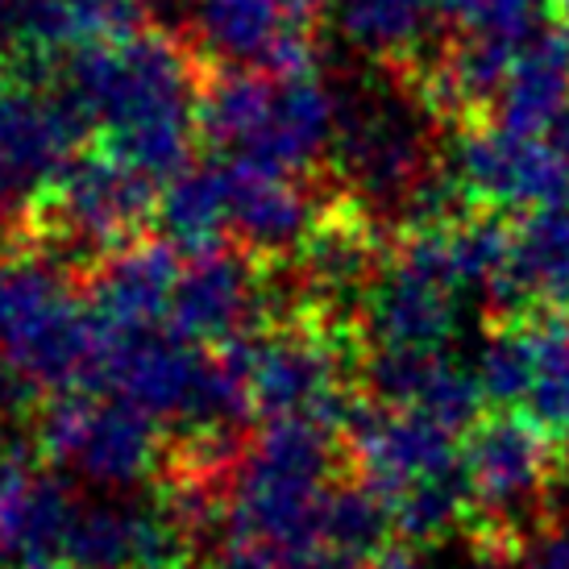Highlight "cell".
Returning <instances> with one entry per match:
<instances>
[{
    "mask_svg": "<svg viewBox=\"0 0 569 569\" xmlns=\"http://www.w3.org/2000/svg\"><path fill=\"white\" fill-rule=\"evenodd\" d=\"M516 569H569V528H537L516 553Z\"/></svg>",
    "mask_w": 569,
    "mask_h": 569,
    "instance_id": "cell-30",
    "label": "cell"
},
{
    "mask_svg": "<svg viewBox=\"0 0 569 569\" xmlns=\"http://www.w3.org/2000/svg\"><path fill=\"white\" fill-rule=\"evenodd\" d=\"M569 100V33L545 30L516 54L499 92V126L520 133H549Z\"/></svg>",
    "mask_w": 569,
    "mask_h": 569,
    "instance_id": "cell-23",
    "label": "cell"
},
{
    "mask_svg": "<svg viewBox=\"0 0 569 569\" xmlns=\"http://www.w3.org/2000/svg\"><path fill=\"white\" fill-rule=\"evenodd\" d=\"M453 569H507L499 557H490V553H478V557H470V561H461V566H453Z\"/></svg>",
    "mask_w": 569,
    "mask_h": 569,
    "instance_id": "cell-34",
    "label": "cell"
},
{
    "mask_svg": "<svg viewBox=\"0 0 569 569\" xmlns=\"http://www.w3.org/2000/svg\"><path fill=\"white\" fill-rule=\"evenodd\" d=\"M366 569H425V561H420L416 549H408V545H387L379 557L366 561Z\"/></svg>",
    "mask_w": 569,
    "mask_h": 569,
    "instance_id": "cell-31",
    "label": "cell"
},
{
    "mask_svg": "<svg viewBox=\"0 0 569 569\" xmlns=\"http://www.w3.org/2000/svg\"><path fill=\"white\" fill-rule=\"evenodd\" d=\"M162 241H171L179 253H208L221 250L229 238V179L224 162L196 167L191 162L183 174H174L162 188Z\"/></svg>",
    "mask_w": 569,
    "mask_h": 569,
    "instance_id": "cell-25",
    "label": "cell"
},
{
    "mask_svg": "<svg viewBox=\"0 0 569 569\" xmlns=\"http://www.w3.org/2000/svg\"><path fill=\"white\" fill-rule=\"evenodd\" d=\"M21 569H71L67 561H26Z\"/></svg>",
    "mask_w": 569,
    "mask_h": 569,
    "instance_id": "cell-36",
    "label": "cell"
},
{
    "mask_svg": "<svg viewBox=\"0 0 569 569\" xmlns=\"http://www.w3.org/2000/svg\"><path fill=\"white\" fill-rule=\"evenodd\" d=\"M490 300L507 312H566L569 308V204L528 212L507 241L503 270L490 283Z\"/></svg>",
    "mask_w": 569,
    "mask_h": 569,
    "instance_id": "cell-21",
    "label": "cell"
},
{
    "mask_svg": "<svg viewBox=\"0 0 569 569\" xmlns=\"http://www.w3.org/2000/svg\"><path fill=\"white\" fill-rule=\"evenodd\" d=\"M545 138H549V142H553L557 150L569 159V100H566V109L553 117V126H549V133H545Z\"/></svg>",
    "mask_w": 569,
    "mask_h": 569,
    "instance_id": "cell-32",
    "label": "cell"
},
{
    "mask_svg": "<svg viewBox=\"0 0 569 569\" xmlns=\"http://www.w3.org/2000/svg\"><path fill=\"white\" fill-rule=\"evenodd\" d=\"M296 258H300L308 296L317 303H329V308L332 303H358L362 308L366 287L379 270L370 238H366V221L358 212L325 217Z\"/></svg>",
    "mask_w": 569,
    "mask_h": 569,
    "instance_id": "cell-24",
    "label": "cell"
},
{
    "mask_svg": "<svg viewBox=\"0 0 569 569\" xmlns=\"http://www.w3.org/2000/svg\"><path fill=\"white\" fill-rule=\"evenodd\" d=\"M21 391H26V387H21L13 375H0V420L9 416V408L17 403V396H21Z\"/></svg>",
    "mask_w": 569,
    "mask_h": 569,
    "instance_id": "cell-33",
    "label": "cell"
},
{
    "mask_svg": "<svg viewBox=\"0 0 569 569\" xmlns=\"http://www.w3.org/2000/svg\"><path fill=\"white\" fill-rule=\"evenodd\" d=\"M241 353L250 411L262 425L303 420L329 432H341L349 420V353L341 337L325 325L253 332L233 346Z\"/></svg>",
    "mask_w": 569,
    "mask_h": 569,
    "instance_id": "cell-6",
    "label": "cell"
},
{
    "mask_svg": "<svg viewBox=\"0 0 569 569\" xmlns=\"http://www.w3.org/2000/svg\"><path fill=\"white\" fill-rule=\"evenodd\" d=\"M528 329H532V382L520 408L557 449H569V308L540 312L528 320Z\"/></svg>",
    "mask_w": 569,
    "mask_h": 569,
    "instance_id": "cell-26",
    "label": "cell"
},
{
    "mask_svg": "<svg viewBox=\"0 0 569 569\" xmlns=\"http://www.w3.org/2000/svg\"><path fill=\"white\" fill-rule=\"evenodd\" d=\"M146 0H13L9 47L30 63H59L138 33Z\"/></svg>",
    "mask_w": 569,
    "mask_h": 569,
    "instance_id": "cell-19",
    "label": "cell"
},
{
    "mask_svg": "<svg viewBox=\"0 0 569 569\" xmlns=\"http://www.w3.org/2000/svg\"><path fill=\"white\" fill-rule=\"evenodd\" d=\"M332 167L346 183L358 217L408 229L411 208L437 179L428 117L416 100L396 92H358L341 100Z\"/></svg>",
    "mask_w": 569,
    "mask_h": 569,
    "instance_id": "cell-5",
    "label": "cell"
},
{
    "mask_svg": "<svg viewBox=\"0 0 569 569\" xmlns=\"http://www.w3.org/2000/svg\"><path fill=\"white\" fill-rule=\"evenodd\" d=\"M478 387L490 403H523L532 382V329L528 320L490 332L475 358Z\"/></svg>",
    "mask_w": 569,
    "mask_h": 569,
    "instance_id": "cell-28",
    "label": "cell"
},
{
    "mask_svg": "<svg viewBox=\"0 0 569 569\" xmlns=\"http://www.w3.org/2000/svg\"><path fill=\"white\" fill-rule=\"evenodd\" d=\"M159 183L117 150H88L67 162L42 200L50 241L63 253L121 250L150 221Z\"/></svg>",
    "mask_w": 569,
    "mask_h": 569,
    "instance_id": "cell-8",
    "label": "cell"
},
{
    "mask_svg": "<svg viewBox=\"0 0 569 569\" xmlns=\"http://www.w3.org/2000/svg\"><path fill=\"white\" fill-rule=\"evenodd\" d=\"M0 561H4V549H0Z\"/></svg>",
    "mask_w": 569,
    "mask_h": 569,
    "instance_id": "cell-38",
    "label": "cell"
},
{
    "mask_svg": "<svg viewBox=\"0 0 569 569\" xmlns=\"http://www.w3.org/2000/svg\"><path fill=\"white\" fill-rule=\"evenodd\" d=\"M38 445L50 461L104 490H129L154 475L162 458L159 420L126 399H96L88 391L59 396L38 425Z\"/></svg>",
    "mask_w": 569,
    "mask_h": 569,
    "instance_id": "cell-7",
    "label": "cell"
},
{
    "mask_svg": "<svg viewBox=\"0 0 569 569\" xmlns=\"http://www.w3.org/2000/svg\"><path fill=\"white\" fill-rule=\"evenodd\" d=\"M54 88L104 146L159 188L191 167L200 92L191 54L167 33H129L63 59Z\"/></svg>",
    "mask_w": 569,
    "mask_h": 569,
    "instance_id": "cell-1",
    "label": "cell"
},
{
    "mask_svg": "<svg viewBox=\"0 0 569 569\" xmlns=\"http://www.w3.org/2000/svg\"><path fill=\"white\" fill-rule=\"evenodd\" d=\"M267 303V274L253 262V253L221 246V250L196 253L188 267L179 270L167 325L196 346L224 349L262 332Z\"/></svg>",
    "mask_w": 569,
    "mask_h": 569,
    "instance_id": "cell-14",
    "label": "cell"
},
{
    "mask_svg": "<svg viewBox=\"0 0 569 569\" xmlns=\"http://www.w3.org/2000/svg\"><path fill=\"white\" fill-rule=\"evenodd\" d=\"M366 387L375 403L420 411L437 425L470 428L487 403L478 387L475 366H458L449 353H396V349H375L366 362Z\"/></svg>",
    "mask_w": 569,
    "mask_h": 569,
    "instance_id": "cell-18",
    "label": "cell"
},
{
    "mask_svg": "<svg viewBox=\"0 0 569 569\" xmlns=\"http://www.w3.org/2000/svg\"><path fill=\"white\" fill-rule=\"evenodd\" d=\"M449 179L470 204L490 212H545L569 204V159L545 133L511 126H478L461 133Z\"/></svg>",
    "mask_w": 569,
    "mask_h": 569,
    "instance_id": "cell-11",
    "label": "cell"
},
{
    "mask_svg": "<svg viewBox=\"0 0 569 569\" xmlns=\"http://www.w3.org/2000/svg\"><path fill=\"white\" fill-rule=\"evenodd\" d=\"M67 478L33 466L26 453H0V549L26 561H63L67 528L76 520Z\"/></svg>",
    "mask_w": 569,
    "mask_h": 569,
    "instance_id": "cell-20",
    "label": "cell"
},
{
    "mask_svg": "<svg viewBox=\"0 0 569 569\" xmlns=\"http://www.w3.org/2000/svg\"><path fill=\"white\" fill-rule=\"evenodd\" d=\"M557 445L528 416H495L466 441V482L470 503L482 520L516 528L545 499L553 478Z\"/></svg>",
    "mask_w": 569,
    "mask_h": 569,
    "instance_id": "cell-15",
    "label": "cell"
},
{
    "mask_svg": "<svg viewBox=\"0 0 569 569\" xmlns=\"http://www.w3.org/2000/svg\"><path fill=\"white\" fill-rule=\"evenodd\" d=\"M109 329L71 296L59 258H21L4 267L0 358L26 391H92Z\"/></svg>",
    "mask_w": 569,
    "mask_h": 569,
    "instance_id": "cell-4",
    "label": "cell"
},
{
    "mask_svg": "<svg viewBox=\"0 0 569 569\" xmlns=\"http://www.w3.org/2000/svg\"><path fill=\"white\" fill-rule=\"evenodd\" d=\"M341 96L312 71H229L200 92V138L221 159L303 174L332 154Z\"/></svg>",
    "mask_w": 569,
    "mask_h": 569,
    "instance_id": "cell-3",
    "label": "cell"
},
{
    "mask_svg": "<svg viewBox=\"0 0 569 569\" xmlns=\"http://www.w3.org/2000/svg\"><path fill=\"white\" fill-rule=\"evenodd\" d=\"M308 4H317V0H308Z\"/></svg>",
    "mask_w": 569,
    "mask_h": 569,
    "instance_id": "cell-39",
    "label": "cell"
},
{
    "mask_svg": "<svg viewBox=\"0 0 569 569\" xmlns=\"http://www.w3.org/2000/svg\"><path fill=\"white\" fill-rule=\"evenodd\" d=\"M332 33L370 63H411L441 21V0H325Z\"/></svg>",
    "mask_w": 569,
    "mask_h": 569,
    "instance_id": "cell-22",
    "label": "cell"
},
{
    "mask_svg": "<svg viewBox=\"0 0 569 569\" xmlns=\"http://www.w3.org/2000/svg\"><path fill=\"white\" fill-rule=\"evenodd\" d=\"M557 9H561V21H566V26H561V30L569 33V0H557Z\"/></svg>",
    "mask_w": 569,
    "mask_h": 569,
    "instance_id": "cell-37",
    "label": "cell"
},
{
    "mask_svg": "<svg viewBox=\"0 0 569 569\" xmlns=\"http://www.w3.org/2000/svg\"><path fill=\"white\" fill-rule=\"evenodd\" d=\"M308 0H188L191 42L229 71H312Z\"/></svg>",
    "mask_w": 569,
    "mask_h": 569,
    "instance_id": "cell-13",
    "label": "cell"
},
{
    "mask_svg": "<svg viewBox=\"0 0 569 569\" xmlns=\"http://www.w3.org/2000/svg\"><path fill=\"white\" fill-rule=\"evenodd\" d=\"M221 162L229 179V238H238L241 250H250L253 258H296L303 241L317 233V224L329 217L317 196L303 188L300 174L238 159Z\"/></svg>",
    "mask_w": 569,
    "mask_h": 569,
    "instance_id": "cell-16",
    "label": "cell"
},
{
    "mask_svg": "<svg viewBox=\"0 0 569 569\" xmlns=\"http://www.w3.org/2000/svg\"><path fill=\"white\" fill-rule=\"evenodd\" d=\"M341 432L362 470V482L387 507L428 487L466 478V445H458V432L420 411L366 399L362 408L349 411Z\"/></svg>",
    "mask_w": 569,
    "mask_h": 569,
    "instance_id": "cell-10",
    "label": "cell"
},
{
    "mask_svg": "<svg viewBox=\"0 0 569 569\" xmlns=\"http://www.w3.org/2000/svg\"><path fill=\"white\" fill-rule=\"evenodd\" d=\"M9 13H13V0H0V42H9Z\"/></svg>",
    "mask_w": 569,
    "mask_h": 569,
    "instance_id": "cell-35",
    "label": "cell"
},
{
    "mask_svg": "<svg viewBox=\"0 0 569 569\" xmlns=\"http://www.w3.org/2000/svg\"><path fill=\"white\" fill-rule=\"evenodd\" d=\"M83 129L59 88H42L26 71H0V217L47 200L80 154Z\"/></svg>",
    "mask_w": 569,
    "mask_h": 569,
    "instance_id": "cell-9",
    "label": "cell"
},
{
    "mask_svg": "<svg viewBox=\"0 0 569 569\" xmlns=\"http://www.w3.org/2000/svg\"><path fill=\"white\" fill-rule=\"evenodd\" d=\"M329 428L283 420L262 425L258 441L229 466L224 532L233 545L308 553L325 549V507L332 495Z\"/></svg>",
    "mask_w": 569,
    "mask_h": 569,
    "instance_id": "cell-2",
    "label": "cell"
},
{
    "mask_svg": "<svg viewBox=\"0 0 569 569\" xmlns=\"http://www.w3.org/2000/svg\"><path fill=\"white\" fill-rule=\"evenodd\" d=\"M212 569H358L346 557L329 549H308V553H287V549H262V545H233L217 557Z\"/></svg>",
    "mask_w": 569,
    "mask_h": 569,
    "instance_id": "cell-29",
    "label": "cell"
},
{
    "mask_svg": "<svg viewBox=\"0 0 569 569\" xmlns=\"http://www.w3.org/2000/svg\"><path fill=\"white\" fill-rule=\"evenodd\" d=\"M179 250L171 241H129L92 274L88 308L109 332H150L171 320L179 287Z\"/></svg>",
    "mask_w": 569,
    "mask_h": 569,
    "instance_id": "cell-17",
    "label": "cell"
},
{
    "mask_svg": "<svg viewBox=\"0 0 569 569\" xmlns=\"http://www.w3.org/2000/svg\"><path fill=\"white\" fill-rule=\"evenodd\" d=\"M557 0H441V21L453 42H490L523 50L537 33L549 30Z\"/></svg>",
    "mask_w": 569,
    "mask_h": 569,
    "instance_id": "cell-27",
    "label": "cell"
},
{
    "mask_svg": "<svg viewBox=\"0 0 569 569\" xmlns=\"http://www.w3.org/2000/svg\"><path fill=\"white\" fill-rule=\"evenodd\" d=\"M196 511L174 499L109 495L80 503L67 528L63 561L71 569H179L196 537Z\"/></svg>",
    "mask_w": 569,
    "mask_h": 569,
    "instance_id": "cell-12",
    "label": "cell"
}]
</instances>
